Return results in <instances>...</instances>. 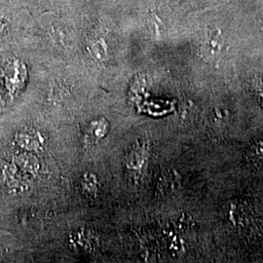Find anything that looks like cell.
Returning a JSON list of instances; mask_svg holds the SVG:
<instances>
[{
    "instance_id": "obj_1",
    "label": "cell",
    "mask_w": 263,
    "mask_h": 263,
    "mask_svg": "<svg viewBox=\"0 0 263 263\" xmlns=\"http://www.w3.org/2000/svg\"><path fill=\"white\" fill-rule=\"evenodd\" d=\"M147 147L144 142H136L128 151L125 159L127 169L130 172H140L146 163Z\"/></svg>"
},
{
    "instance_id": "obj_2",
    "label": "cell",
    "mask_w": 263,
    "mask_h": 263,
    "mask_svg": "<svg viewBox=\"0 0 263 263\" xmlns=\"http://www.w3.org/2000/svg\"><path fill=\"white\" fill-rule=\"evenodd\" d=\"M109 130V124L105 118H98L89 123L86 132L84 140L86 143L92 144L103 140Z\"/></svg>"
},
{
    "instance_id": "obj_3",
    "label": "cell",
    "mask_w": 263,
    "mask_h": 263,
    "mask_svg": "<svg viewBox=\"0 0 263 263\" xmlns=\"http://www.w3.org/2000/svg\"><path fill=\"white\" fill-rule=\"evenodd\" d=\"M224 46V40L222 37L221 31L217 28L208 30L207 37L204 42V49L210 58H216L220 54L222 48Z\"/></svg>"
},
{
    "instance_id": "obj_4",
    "label": "cell",
    "mask_w": 263,
    "mask_h": 263,
    "mask_svg": "<svg viewBox=\"0 0 263 263\" xmlns=\"http://www.w3.org/2000/svg\"><path fill=\"white\" fill-rule=\"evenodd\" d=\"M44 142L45 141H44L43 136L38 132H32L22 136V144L27 148L32 149V151L43 148Z\"/></svg>"
},
{
    "instance_id": "obj_5",
    "label": "cell",
    "mask_w": 263,
    "mask_h": 263,
    "mask_svg": "<svg viewBox=\"0 0 263 263\" xmlns=\"http://www.w3.org/2000/svg\"><path fill=\"white\" fill-rule=\"evenodd\" d=\"M89 50L92 54V56L96 58L97 60H104L105 57L107 55V49H106V44L104 43L103 39H97L91 42L89 45Z\"/></svg>"
},
{
    "instance_id": "obj_6",
    "label": "cell",
    "mask_w": 263,
    "mask_h": 263,
    "mask_svg": "<svg viewBox=\"0 0 263 263\" xmlns=\"http://www.w3.org/2000/svg\"><path fill=\"white\" fill-rule=\"evenodd\" d=\"M81 184L84 188L85 191L89 193H93L98 189V179L94 174H87L83 177Z\"/></svg>"
}]
</instances>
